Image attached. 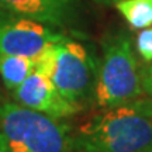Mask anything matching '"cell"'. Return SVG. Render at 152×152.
<instances>
[{
    "mask_svg": "<svg viewBox=\"0 0 152 152\" xmlns=\"http://www.w3.org/2000/svg\"><path fill=\"white\" fill-rule=\"evenodd\" d=\"M75 152H148L152 149V97L114 106L73 134Z\"/></svg>",
    "mask_w": 152,
    "mask_h": 152,
    "instance_id": "cell-1",
    "label": "cell"
},
{
    "mask_svg": "<svg viewBox=\"0 0 152 152\" xmlns=\"http://www.w3.org/2000/svg\"><path fill=\"white\" fill-rule=\"evenodd\" d=\"M99 59L82 44L64 37L34 58V71L48 76L59 94L79 113L94 103Z\"/></svg>",
    "mask_w": 152,
    "mask_h": 152,
    "instance_id": "cell-2",
    "label": "cell"
},
{
    "mask_svg": "<svg viewBox=\"0 0 152 152\" xmlns=\"http://www.w3.org/2000/svg\"><path fill=\"white\" fill-rule=\"evenodd\" d=\"M0 152H75L73 135L59 120L0 100Z\"/></svg>",
    "mask_w": 152,
    "mask_h": 152,
    "instance_id": "cell-3",
    "label": "cell"
},
{
    "mask_svg": "<svg viewBox=\"0 0 152 152\" xmlns=\"http://www.w3.org/2000/svg\"><path fill=\"white\" fill-rule=\"evenodd\" d=\"M142 68L132 48L131 37L124 30L109 33L102 41L94 103L102 109L144 97Z\"/></svg>",
    "mask_w": 152,
    "mask_h": 152,
    "instance_id": "cell-4",
    "label": "cell"
},
{
    "mask_svg": "<svg viewBox=\"0 0 152 152\" xmlns=\"http://www.w3.org/2000/svg\"><path fill=\"white\" fill-rule=\"evenodd\" d=\"M65 35L27 17L0 10V54L35 58Z\"/></svg>",
    "mask_w": 152,
    "mask_h": 152,
    "instance_id": "cell-5",
    "label": "cell"
},
{
    "mask_svg": "<svg viewBox=\"0 0 152 152\" xmlns=\"http://www.w3.org/2000/svg\"><path fill=\"white\" fill-rule=\"evenodd\" d=\"M14 102L24 107L47 114L52 118L62 120L79 113L75 106L59 94L48 76L38 71H33L27 79L13 92Z\"/></svg>",
    "mask_w": 152,
    "mask_h": 152,
    "instance_id": "cell-6",
    "label": "cell"
},
{
    "mask_svg": "<svg viewBox=\"0 0 152 152\" xmlns=\"http://www.w3.org/2000/svg\"><path fill=\"white\" fill-rule=\"evenodd\" d=\"M0 10L62 30L79 21L80 0H0Z\"/></svg>",
    "mask_w": 152,
    "mask_h": 152,
    "instance_id": "cell-7",
    "label": "cell"
},
{
    "mask_svg": "<svg viewBox=\"0 0 152 152\" xmlns=\"http://www.w3.org/2000/svg\"><path fill=\"white\" fill-rule=\"evenodd\" d=\"M34 71V59L21 55L0 54V77L4 86L13 92Z\"/></svg>",
    "mask_w": 152,
    "mask_h": 152,
    "instance_id": "cell-8",
    "label": "cell"
},
{
    "mask_svg": "<svg viewBox=\"0 0 152 152\" xmlns=\"http://www.w3.org/2000/svg\"><path fill=\"white\" fill-rule=\"evenodd\" d=\"M115 7L132 30L152 26V0H120Z\"/></svg>",
    "mask_w": 152,
    "mask_h": 152,
    "instance_id": "cell-9",
    "label": "cell"
},
{
    "mask_svg": "<svg viewBox=\"0 0 152 152\" xmlns=\"http://www.w3.org/2000/svg\"><path fill=\"white\" fill-rule=\"evenodd\" d=\"M137 52L147 64L152 62V27L147 28L137 37Z\"/></svg>",
    "mask_w": 152,
    "mask_h": 152,
    "instance_id": "cell-10",
    "label": "cell"
},
{
    "mask_svg": "<svg viewBox=\"0 0 152 152\" xmlns=\"http://www.w3.org/2000/svg\"><path fill=\"white\" fill-rule=\"evenodd\" d=\"M142 85L145 94L152 97V62H149L147 68L142 69Z\"/></svg>",
    "mask_w": 152,
    "mask_h": 152,
    "instance_id": "cell-11",
    "label": "cell"
},
{
    "mask_svg": "<svg viewBox=\"0 0 152 152\" xmlns=\"http://www.w3.org/2000/svg\"><path fill=\"white\" fill-rule=\"evenodd\" d=\"M94 1L102 3V4H115V3H117V1H120V0H94Z\"/></svg>",
    "mask_w": 152,
    "mask_h": 152,
    "instance_id": "cell-12",
    "label": "cell"
},
{
    "mask_svg": "<svg viewBox=\"0 0 152 152\" xmlns=\"http://www.w3.org/2000/svg\"><path fill=\"white\" fill-rule=\"evenodd\" d=\"M148 152H152V149H151V151H148Z\"/></svg>",
    "mask_w": 152,
    "mask_h": 152,
    "instance_id": "cell-13",
    "label": "cell"
}]
</instances>
